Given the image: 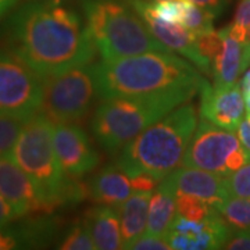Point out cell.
I'll use <instances>...</instances> for the list:
<instances>
[{"instance_id":"obj_3","label":"cell","mask_w":250,"mask_h":250,"mask_svg":"<svg viewBox=\"0 0 250 250\" xmlns=\"http://www.w3.org/2000/svg\"><path fill=\"white\" fill-rule=\"evenodd\" d=\"M196 125V108L184 103L124 146L117 164L129 177L149 172L163 181L182 164Z\"/></svg>"},{"instance_id":"obj_36","label":"cell","mask_w":250,"mask_h":250,"mask_svg":"<svg viewBox=\"0 0 250 250\" xmlns=\"http://www.w3.org/2000/svg\"><path fill=\"white\" fill-rule=\"evenodd\" d=\"M243 99H245V106H246V117H250V88L242 90Z\"/></svg>"},{"instance_id":"obj_4","label":"cell","mask_w":250,"mask_h":250,"mask_svg":"<svg viewBox=\"0 0 250 250\" xmlns=\"http://www.w3.org/2000/svg\"><path fill=\"white\" fill-rule=\"evenodd\" d=\"M197 92L178 89L149 96L103 99L90 121L92 134L106 152H121L147 126L192 100Z\"/></svg>"},{"instance_id":"obj_5","label":"cell","mask_w":250,"mask_h":250,"mask_svg":"<svg viewBox=\"0 0 250 250\" xmlns=\"http://www.w3.org/2000/svg\"><path fill=\"white\" fill-rule=\"evenodd\" d=\"M80 4L103 60L146 52H172L153 35L128 0H80Z\"/></svg>"},{"instance_id":"obj_25","label":"cell","mask_w":250,"mask_h":250,"mask_svg":"<svg viewBox=\"0 0 250 250\" xmlns=\"http://www.w3.org/2000/svg\"><path fill=\"white\" fill-rule=\"evenodd\" d=\"M24 123L18 118L0 116V157L11 154Z\"/></svg>"},{"instance_id":"obj_18","label":"cell","mask_w":250,"mask_h":250,"mask_svg":"<svg viewBox=\"0 0 250 250\" xmlns=\"http://www.w3.org/2000/svg\"><path fill=\"white\" fill-rule=\"evenodd\" d=\"M223 34V49L211 64L215 86H232L246 70L241 42L229 36L227 28L220 29Z\"/></svg>"},{"instance_id":"obj_27","label":"cell","mask_w":250,"mask_h":250,"mask_svg":"<svg viewBox=\"0 0 250 250\" xmlns=\"http://www.w3.org/2000/svg\"><path fill=\"white\" fill-rule=\"evenodd\" d=\"M134 250H172L168 238L143 235L132 245Z\"/></svg>"},{"instance_id":"obj_9","label":"cell","mask_w":250,"mask_h":250,"mask_svg":"<svg viewBox=\"0 0 250 250\" xmlns=\"http://www.w3.org/2000/svg\"><path fill=\"white\" fill-rule=\"evenodd\" d=\"M239 146L241 139L232 131L221 128L202 117L192 135L182 166L228 177L229 171L227 168V159Z\"/></svg>"},{"instance_id":"obj_21","label":"cell","mask_w":250,"mask_h":250,"mask_svg":"<svg viewBox=\"0 0 250 250\" xmlns=\"http://www.w3.org/2000/svg\"><path fill=\"white\" fill-rule=\"evenodd\" d=\"M215 210L232 229L250 231V199L229 196L215 206Z\"/></svg>"},{"instance_id":"obj_32","label":"cell","mask_w":250,"mask_h":250,"mask_svg":"<svg viewBox=\"0 0 250 250\" xmlns=\"http://www.w3.org/2000/svg\"><path fill=\"white\" fill-rule=\"evenodd\" d=\"M16 218H17V215L14 213L13 207L4 200V197L0 195V229L7 227Z\"/></svg>"},{"instance_id":"obj_2","label":"cell","mask_w":250,"mask_h":250,"mask_svg":"<svg viewBox=\"0 0 250 250\" xmlns=\"http://www.w3.org/2000/svg\"><path fill=\"white\" fill-rule=\"evenodd\" d=\"M203 80L190 62L174 52H146L95 64V81L102 100L200 89Z\"/></svg>"},{"instance_id":"obj_14","label":"cell","mask_w":250,"mask_h":250,"mask_svg":"<svg viewBox=\"0 0 250 250\" xmlns=\"http://www.w3.org/2000/svg\"><path fill=\"white\" fill-rule=\"evenodd\" d=\"M227 177L211 171L184 167L168 174L164 181L172 189L175 197L178 195H190L203 199L215 207L229 197L227 188Z\"/></svg>"},{"instance_id":"obj_37","label":"cell","mask_w":250,"mask_h":250,"mask_svg":"<svg viewBox=\"0 0 250 250\" xmlns=\"http://www.w3.org/2000/svg\"><path fill=\"white\" fill-rule=\"evenodd\" d=\"M249 88H250V70L245 74V77H243V80H242V90L249 89Z\"/></svg>"},{"instance_id":"obj_26","label":"cell","mask_w":250,"mask_h":250,"mask_svg":"<svg viewBox=\"0 0 250 250\" xmlns=\"http://www.w3.org/2000/svg\"><path fill=\"white\" fill-rule=\"evenodd\" d=\"M197 49L200 54L213 64L215 57L223 49V34L221 31H208L203 35L197 36Z\"/></svg>"},{"instance_id":"obj_28","label":"cell","mask_w":250,"mask_h":250,"mask_svg":"<svg viewBox=\"0 0 250 250\" xmlns=\"http://www.w3.org/2000/svg\"><path fill=\"white\" fill-rule=\"evenodd\" d=\"M129 178H131V185L136 192H153L161 182L160 179L156 178L149 172H139Z\"/></svg>"},{"instance_id":"obj_29","label":"cell","mask_w":250,"mask_h":250,"mask_svg":"<svg viewBox=\"0 0 250 250\" xmlns=\"http://www.w3.org/2000/svg\"><path fill=\"white\" fill-rule=\"evenodd\" d=\"M223 249L227 250H250V231H236L232 229L228 241Z\"/></svg>"},{"instance_id":"obj_24","label":"cell","mask_w":250,"mask_h":250,"mask_svg":"<svg viewBox=\"0 0 250 250\" xmlns=\"http://www.w3.org/2000/svg\"><path fill=\"white\" fill-rule=\"evenodd\" d=\"M60 250H95L96 245L92 238L86 221L72 225L57 246Z\"/></svg>"},{"instance_id":"obj_35","label":"cell","mask_w":250,"mask_h":250,"mask_svg":"<svg viewBox=\"0 0 250 250\" xmlns=\"http://www.w3.org/2000/svg\"><path fill=\"white\" fill-rule=\"evenodd\" d=\"M18 0H0V20L17 4Z\"/></svg>"},{"instance_id":"obj_22","label":"cell","mask_w":250,"mask_h":250,"mask_svg":"<svg viewBox=\"0 0 250 250\" xmlns=\"http://www.w3.org/2000/svg\"><path fill=\"white\" fill-rule=\"evenodd\" d=\"M175 206L177 214L192 221H205L215 210L214 206L208 202L190 195H178L175 197Z\"/></svg>"},{"instance_id":"obj_10","label":"cell","mask_w":250,"mask_h":250,"mask_svg":"<svg viewBox=\"0 0 250 250\" xmlns=\"http://www.w3.org/2000/svg\"><path fill=\"white\" fill-rule=\"evenodd\" d=\"M53 145L65 177H83L100 163L88 134L75 124H53Z\"/></svg>"},{"instance_id":"obj_34","label":"cell","mask_w":250,"mask_h":250,"mask_svg":"<svg viewBox=\"0 0 250 250\" xmlns=\"http://www.w3.org/2000/svg\"><path fill=\"white\" fill-rule=\"evenodd\" d=\"M238 136L241 139V143L243 145V147H246L250 152V123L249 120L243 118V121L238 128Z\"/></svg>"},{"instance_id":"obj_19","label":"cell","mask_w":250,"mask_h":250,"mask_svg":"<svg viewBox=\"0 0 250 250\" xmlns=\"http://www.w3.org/2000/svg\"><path fill=\"white\" fill-rule=\"evenodd\" d=\"M175 215H177L175 195L172 189L167 185V182L163 179L159 187L156 188V192L150 197L146 235L167 238Z\"/></svg>"},{"instance_id":"obj_11","label":"cell","mask_w":250,"mask_h":250,"mask_svg":"<svg viewBox=\"0 0 250 250\" xmlns=\"http://www.w3.org/2000/svg\"><path fill=\"white\" fill-rule=\"evenodd\" d=\"M200 117L235 132L245 117V99L238 83L215 86L203 80L200 85Z\"/></svg>"},{"instance_id":"obj_31","label":"cell","mask_w":250,"mask_h":250,"mask_svg":"<svg viewBox=\"0 0 250 250\" xmlns=\"http://www.w3.org/2000/svg\"><path fill=\"white\" fill-rule=\"evenodd\" d=\"M233 22L242 24L245 27H248L250 24V0H239L238 7H236V13H235V18Z\"/></svg>"},{"instance_id":"obj_13","label":"cell","mask_w":250,"mask_h":250,"mask_svg":"<svg viewBox=\"0 0 250 250\" xmlns=\"http://www.w3.org/2000/svg\"><path fill=\"white\" fill-rule=\"evenodd\" d=\"M129 4L135 9V11L142 17V20L150 28L152 34L163 45H166L170 50L182 54L185 59L196 67L200 72L205 75L213 77V70H211V62L205 59L199 49H197V36L190 32L189 29L181 25V24H171V22H164L157 17L150 14L147 10L145 9L141 0H128Z\"/></svg>"},{"instance_id":"obj_8","label":"cell","mask_w":250,"mask_h":250,"mask_svg":"<svg viewBox=\"0 0 250 250\" xmlns=\"http://www.w3.org/2000/svg\"><path fill=\"white\" fill-rule=\"evenodd\" d=\"M43 77L10 50H0V116L22 121L39 113Z\"/></svg>"},{"instance_id":"obj_20","label":"cell","mask_w":250,"mask_h":250,"mask_svg":"<svg viewBox=\"0 0 250 250\" xmlns=\"http://www.w3.org/2000/svg\"><path fill=\"white\" fill-rule=\"evenodd\" d=\"M18 243V249L42 248L50 243L59 231V224L54 218H32L17 227H11Z\"/></svg>"},{"instance_id":"obj_30","label":"cell","mask_w":250,"mask_h":250,"mask_svg":"<svg viewBox=\"0 0 250 250\" xmlns=\"http://www.w3.org/2000/svg\"><path fill=\"white\" fill-rule=\"evenodd\" d=\"M189 1H192L199 7H203L217 18L223 14L224 10L227 9V6L229 4L231 0H189Z\"/></svg>"},{"instance_id":"obj_16","label":"cell","mask_w":250,"mask_h":250,"mask_svg":"<svg viewBox=\"0 0 250 250\" xmlns=\"http://www.w3.org/2000/svg\"><path fill=\"white\" fill-rule=\"evenodd\" d=\"M152 192H136L117 207L121 227L123 249H131L146 231Z\"/></svg>"},{"instance_id":"obj_33","label":"cell","mask_w":250,"mask_h":250,"mask_svg":"<svg viewBox=\"0 0 250 250\" xmlns=\"http://www.w3.org/2000/svg\"><path fill=\"white\" fill-rule=\"evenodd\" d=\"M225 28H227L229 36L233 38L235 41H238V42H241V43H243V42L246 41V27H245V25L238 24V22H232L231 25H228V27Z\"/></svg>"},{"instance_id":"obj_15","label":"cell","mask_w":250,"mask_h":250,"mask_svg":"<svg viewBox=\"0 0 250 250\" xmlns=\"http://www.w3.org/2000/svg\"><path fill=\"white\" fill-rule=\"evenodd\" d=\"M89 184V197L98 205L118 207L132 195L131 178L118 164H108L95 174Z\"/></svg>"},{"instance_id":"obj_6","label":"cell","mask_w":250,"mask_h":250,"mask_svg":"<svg viewBox=\"0 0 250 250\" xmlns=\"http://www.w3.org/2000/svg\"><path fill=\"white\" fill-rule=\"evenodd\" d=\"M34 182L49 211L62 206L64 175L53 145V123L41 111L24 123L10 154Z\"/></svg>"},{"instance_id":"obj_23","label":"cell","mask_w":250,"mask_h":250,"mask_svg":"<svg viewBox=\"0 0 250 250\" xmlns=\"http://www.w3.org/2000/svg\"><path fill=\"white\" fill-rule=\"evenodd\" d=\"M214 20L215 17L211 13H208L203 7H199L196 4H193L192 1H188L187 9L184 11V16H182L181 25H184L196 36H200L206 32H208V31H211V29H214L213 28Z\"/></svg>"},{"instance_id":"obj_38","label":"cell","mask_w":250,"mask_h":250,"mask_svg":"<svg viewBox=\"0 0 250 250\" xmlns=\"http://www.w3.org/2000/svg\"><path fill=\"white\" fill-rule=\"evenodd\" d=\"M246 39L250 42V24L246 27Z\"/></svg>"},{"instance_id":"obj_12","label":"cell","mask_w":250,"mask_h":250,"mask_svg":"<svg viewBox=\"0 0 250 250\" xmlns=\"http://www.w3.org/2000/svg\"><path fill=\"white\" fill-rule=\"evenodd\" d=\"M0 195L13 207L17 218L36 211H49L34 182L11 156L0 157Z\"/></svg>"},{"instance_id":"obj_1","label":"cell","mask_w":250,"mask_h":250,"mask_svg":"<svg viewBox=\"0 0 250 250\" xmlns=\"http://www.w3.org/2000/svg\"><path fill=\"white\" fill-rule=\"evenodd\" d=\"M4 42L7 50L43 78L88 64L98 52L85 17L68 0L22 6L7 20Z\"/></svg>"},{"instance_id":"obj_7","label":"cell","mask_w":250,"mask_h":250,"mask_svg":"<svg viewBox=\"0 0 250 250\" xmlns=\"http://www.w3.org/2000/svg\"><path fill=\"white\" fill-rule=\"evenodd\" d=\"M99 98L95 64H82L43 78L41 113L53 124H77Z\"/></svg>"},{"instance_id":"obj_17","label":"cell","mask_w":250,"mask_h":250,"mask_svg":"<svg viewBox=\"0 0 250 250\" xmlns=\"http://www.w3.org/2000/svg\"><path fill=\"white\" fill-rule=\"evenodd\" d=\"M99 250L123 249L120 217L116 207L99 205L89 210L83 218Z\"/></svg>"}]
</instances>
